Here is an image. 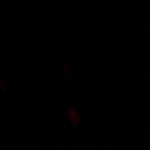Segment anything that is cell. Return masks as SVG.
Masks as SVG:
<instances>
[]
</instances>
